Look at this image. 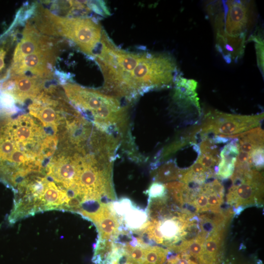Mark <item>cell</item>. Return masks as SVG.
<instances>
[{"label": "cell", "instance_id": "4fadbf2b", "mask_svg": "<svg viewBox=\"0 0 264 264\" xmlns=\"http://www.w3.org/2000/svg\"><path fill=\"white\" fill-rule=\"evenodd\" d=\"M86 218L95 225L98 233V242H115L124 230L120 220L112 208L111 202L101 204L95 212Z\"/></svg>", "mask_w": 264, "mask_h": 264}, {"label": "cell", "instance_id": "7a4b0ae2", "mask_svg": "<svg viewBox=\"0 0 264 264\" xmlns=\"http://www.w3.org/2000/svg\"><path fill=\"white\" fill-rule=\"evenodd\" d=\"M215 35V47L228 63L244 53L247 36L254 22L253 3L247 0H214L206 5Z\"/></svg>", "mask_w": 264, "mask_h": 264}, {"label": "cell", "instance_id": "277c9868", "mask_svg": "<svg viewBox=\"0 0 264 264\" xmlns=\"http://www.w3.org/2000/svg\"><path fill=\"white\" fill-rule=\"evenodd\" d=\"M72 105L96 128L118 139L131 138L128 132V111L118 98L102 90L72 83L62 85Z\"/></svg>", "mask_w": 264, "mask_h": 264}, {"label": "cell", "instance_id": "ac0fdd59", "mask_svg": "<svg viewBox=\"0 0 264 264\" xmlns=\"http://www.w3.org/2000/svg\"><path fill=\"white\" fill-rule=\"evenodd\" d=\"M186 169L179 168L175 160H170L154 170L153 181L162 183L179 181Z\"/></svg>", "mask_w": 264, "mask_h": 264}, {"label": "cell", "instance_id": "6da1fadb", "mask_svg": "<svg viewBox=\"0 0 264 264\" xmlns=\"http://www.w3.org/2000/svg\"><path fill=\"white\" fill-rule=\"evenodd\" d=\"M94 58L104 78L102 91L129 102L168 88L179 75L175 59L164 53L131 52L118 48L104 30Z\"/></svg>", "mask_w": 264, "mask_h": 264}, {"label": "cell", "instance_id": "7c38bea8", "mask_svg": "<svg viewBox=\"0 0 264 264\" xmlns=\"http://www.w3.org/2000/svg\"><path fill=\"white\" fill-rule=\"evenodd\" d=\"M57 41L54 38L41 33L30 20L27 21L22 30V38L14 50L10 66L28 55L57 45Z\"/></svg>", "mask_w": 264, "mask_h": 264}, {"label": "cell", "instance_id": "30bf717a", "mask_svg": "<svg viewBox=\"0 0 264 264\" xmlns=\"http://www.w3.org/2000/svg\"><path fill=\"white\" fill-rule=\"evenodd\" d=\"M57 45L28 55L11 66L8 77L26 75L29 72L32 76L47 81L52 80L54 76V66L59 53Z\"/></svg>", "mask_w": 264, "mask_h": 264}, {"label": "cell", "instance_id": "5b68a950", "mask_svg": "<svg viewBox=\"0 0 264 264\" xmlns=\"http://www.w3.org/2000/svg\"><path fill=\"white\" fill-rule=\"evenodd\" d=\"M30 20L43 34L51 37H64L87 55L94 57L104 29L93 19L85 17H63L36 4Z\"/></svg>", "mask_w": 264, "mask_h": 264}, {"label": "cell", "instance_id": "44dd1931", "mask_svg": "<svg viewBox=\"0 0 264 264\" xmlns=\"http://www.w3.org/2000/svg\"><path fill=\"white\" fill-rule=\"evenodd\" d=\"M234 138L249 142L257 148H264V132L259 126L237 135Z\"/></svg>", "mask_w": 264, "mask_h": 264}, {"label": "cell", "instance_id": "7402d4cb", "mask_svg": "<svg viewBox=\"0 0 264 264\" xmlns=\"http://www.w3.org/2000/svg\"><path fill=\"white\" fill-rule=\"evenodd\" d=\"M248 40L252 41L255 43L258 66L264 76V40L262 34L257 33L253 34Z\"/></svg>", "mask_w": 264, "mask_h": 264}, {"label": "cell", "instance_id": "d4e9b609", "mask_svg": "<svg viewBox=\"0 0 264 264\" xmlns=\"http://www.w3.org/2000/svg\"><path fill=\"white\" fill-rule=\"evenodd\" d=\"M189 264H198V263H196L195 262H194L193 260L189 259Z\"/></svg>", "mask_w": 264, "mask_h": 264}, {"label": "cell", "instance_id": "cb8c5ba5", "mask_svg": "<svg viewBox=\"0 0 264 264\" xmlns=\"http://www.w3.org/2000/svg\"><path fill=\"white\" fill-rule=\"evenodd\" d=\"M250 155L254 168L258 170H261L264 167V148L254 149L250 153Z\"/></svg>", "mask_w": 264, "mask_h": 264}, {"label": "cell", "instance_id": "52a82bcc", "mask_svg": "<svg viewBox=\"0 0 264 264\" xmlns=\"http://www.w3.org/2000/svg\"><path fill=\"white\" fill-rule=\"evenodd\" d=\"M230 178L232 185L226 198L234 216L240 215L247 207L263 205V176L259 170L254 168L243 173H233Z\"/></svg>", "mask_w": 264, "mask_h": 264}, {"label": "cell", "instance_id": "9a60e30c", "mask_svg": "<svg viewBox=\"0 0 264 264\" xmlns=\"http://www.w3.org/2000/svg\"><path fill=\"white\" fill-rule=\"evenodd\" d=\"M173 99L177 104L187 106V104L195 106L200 110L198 98L196 92L198 83L193 79H187L179 75L176 78Z\"/></svg>", "mask_w": 264, "mask_h": 264}, {"label": "cell", "instance_id": "8fae6325", "mask_svg": "<svg viewBox=\"0 0 264 264\" xmlns=\"http://www.w3.org/2000/svg\"><path fill=\"white\" fill-rule=\"evenodd\" d=\"M47 80L26 75L9 76L0 82V92L10 94L16 103L22 104L27 100H33L45 88Z\"/></svg>", "mask_w": 264, "mask_h": 264}, {"label": "cell", "instance_id": "ffe728a7", "mask_svg": "<svg viewBox=\"0 0 264 264\" xmlns=\"http://www.w3.org/2000/svg\"><path fill=\"white\" fill-rule=\"evenodd\" d=\"M169 252L162 246L146 243L141 264H164Z\"/></svg>", "mask_w": 264, "mask_h": 264}, {"label": "cell", "instance_id": "9c48e42d", "mask_svg": "<svg viewBox=\"0 0 264 264\" xmlns=\"http://www.w3.org/2000/svg\"><path fill=\"white\" fill-rule=\"evenodd\" d=\"M15 142L38 159L46 138L44 130L28 114L19 115L1 128ZM39 161V160H38Z\"/></svg>", "mask_w": 264, "mask_h": 264}, {"label": "cell", "instance_id": "3957f363", "mask_svg": "<svg viewBox=\"0 0 264 264\" xmlns=\"http://www.w3.org/2000/svg\"><path fill=\"white\" fill-rule=\"evenodd\" d=\"M146 210L148 221L136 234L150 244H160L168 249L194 238L200 231L198 216L183 210L166 194L148 198Z\"/></svg>", "mask_w": 264, "mask_h": 264}, {"label": "cell", "instance_id": "2e32d148", "mask_svg": "<svg viewBox=\"0 0 264 264\" xmlns=\"http://www.w3.org/2000/svg\"><path fill=\"white\" fill-rule=\"evenodd\" d=\"M118 217L125 230L135 234L145 226L149 219L146 210L136 206L132 202Z\"/></svg>", "mask_w": 264, "mask_h": 264}, {"label": "cell", "instance_id": "603a6c76", "mask_svg": "<svg viewBox=\"0 0 264 264\" xmlns=\"http://www.w3.org/2000/svg\"><path fill=\"white\" fill-rule=\"evenodd\" d=\"M149 198H155L164 196L166 194V189L163 183L154 181L145 191Z\"/></svg>", "mask_w": 264, "mask_h": 264}, {"label": "cell", "instance_id": "d6986e66", "mask_svg": "<svg viewBox=\"0 0 264 264\" xmlns=\"http://www.w3.org/2000/svg\"><path fill=\"white\" fill-rule=\"evenodd\" d=\"M16 38L15 33H11L8 30L0 37V82L8 77L9 69L6 66V60Z\"/></svg>", "mask_w": 264, "mask_h": 264}, {"label": "cell", "instance_id": "e0dca14e", "mask_svg": "<svg viewBox=\"0 0 264 264\" xmlns=\"http://www.w3.org/2000/svg\"><path fill=\"white\" fill-rule=\"evenodd\" d=\"M239 153L237 138L233 139L223 147L220 155V160L216 176L217 177L220 179H226L231 177L235 169Z\"/></svg>", "mask_w": 264, "mask_h": 264}, {"label": "cell", "instance_id": "5bb4252c", "mask_svg": "<svg viewBox=\"0 0 264 264\" xmlns=\"http://www.w3.org/2000/svg\"><path fill=\"white\" fill-rule=\"evenodd\" d=\"M226 228L214 231L205 239L198 264H220L222 255V247Z\"/></svg>", "mask_w": 264, "mask_h": 264}, {"label": "cell", "instance_id": "8992f818", "mask_svg": "<svg viewBox=\"0 0 264 264\" xmlns=\"http://www.w3.org/2000/svg\"><path fill=\"white\" fill-rule=\"evenodd\" d=\"M37 158L13 140L0 129V180L14 186L21 178L40 171Z\"/></svg>", "mask_w": 264, "mask_h": 264}, {"label": "cell", "instance_id": "ba28073f", "mask_svg": "<svg viewBox=\"0 0 264 264\" xmlns=\"http://www.w3.org/2000/svg\"><path fill=\"white\" fill-rule=\"evenodd\" d=\"M263 118V113L254 115H241L211 111L205 116L200 133L204 136L212 133L215 135L231 139L259 127Z\"/></svg>", "mask_w": 264, "mask_h": 264}]
</instances>
